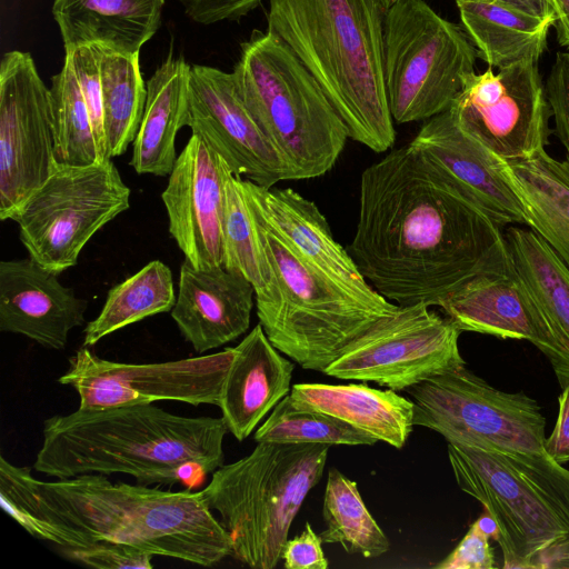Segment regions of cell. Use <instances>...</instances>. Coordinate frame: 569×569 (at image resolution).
<instances>
[{"label": "cell", "mask_w": 569, "mask_h": 569, "mask_svg": "<svg viewBox=\"0 0 569 569\" xmlns=\"http://www.w3.org/2000/svg\"><path fill=\"white\" fill-rule=\"evenodd\" d=\"M70 559L98 569H151L153 555L131 546L99 540L80 548H61Z\"/></svg>", "instance_id": "obj_38"}, {"label": "cell", "mask_w": 569, "mask_h": 569, "mask_svg": "<svg viewBox=\"0 0 569 569\" xmlns=\"http://www.w3.org/2000/svg\"><path fill=\"white\" fill-rule=\"evenodd\" d=\"M505 238L513 267L562 355L569 385V267L530 228L508 227Z\"/></svg>", "instance_id": "obj_28"}, {"label": "cell", "mask_w": 569, "mask_h": 569, "mask_svg": "<svg viewBox=\"0 0 569 569\" xmlns=\"http://www.w3.org/2000/svg\"><path fill=\"white\" fill-rule=\"evenodd\" d=\"M556 12L557 39L569 50V0H550Z\"/></svg>", "instance_id": "obj_46"}, {"label": "cell", "mask_w": 569, "mask_h": 569, "mask_svg": "<svg viewBox=\"0 0 569 569\" xmlns=\"http://www.w3.org/2000/svg\"><path fill=\"white\" fill-rule=\"evenodd\" d=\"M242 182L263 219L303 260L362 300L391 302L365 279L313 201L292 188H266L244 178Z\"/></svg>", "instance_id": "obj_21"}, {"label": "cell", "mask_w": 569, "mask_h": 569, "mask_svg": "<svg viewBox=\"0 0 569 569\" xmlns=\"http://www.w3.org/2000/svg\"><path fill=\"white\" fill-rule=\"evenodd\" d=\"M489 538L475 522L470 526L457 547L439 563L437 569H491L497 568Z\"/></svg>", "instance_id": "obj_40"}, {"label": "cell", "mask_w": 569, "mask_h": 569, "mask_svg": "<svg viewBox=\"0 0 569 569\" xmlns=\"http://www.w3.org/2000/svg\"><path fill=\"white\" fill-rule=\"evenodd\" d=\"M485 1H493V0H485Z\"/></svg>", "instance_id": "obj_49"}, {"label": "cell", "mask_w": 569, "mask_h": 569, "mask_svg": "<svg viewBox=\"0 0 569 569\" xmlns=\"http://www.w3.org/2000/svg\"><path fill=\"white\" fill-rule=\"evenodd\" d=\"M240 184L272 272L254 292L259 323L281 353L322 372L398 305H376L352 295L303 260L263 219Z\"/></svg>", "instance_id": "obj_5"}, {"label": "cell", "mask_w": 569, "mask_h": 569, "mask_svg": "<svg viewBox=\"0 0 569 569\" xmlns=\"http://www.w3.org/2000/svg\"><path fill=\"white\" fill-rule=\"evenodd\" d=\"M51 91L29 52L0 62V219L10 216L57 167Z\"/></svg>", "instance_id": "obj_14"}, {"label": "cell", "mask_w": 569, "mask_h": 569, "mask_svg": "<svg viewBox=\"0 0 569 569\" xmlns=\"http://www.w3.org/2000/svg\"><path fill=\"white\" fill-rule=\"evenodd\" d=\"M176 299L171 269L160 260H152L108 291L100 313L83 330L82 346H94L129 325L169 312Z\"/></svg>", "instance_id": "obj_30"}, {"label": "cell", "mask_w": 569, "mask_h": 569, "mask_svg": "<svg viewBox=\"0 0 569 569\" xmlns=\"http://www.w3.org/2000/svg\"><path fill=\"white\" fill-rule=\"evenodd\" d=\"M383 7L387 9L390 4H392L396 0H379Z\"/></svg>", "instance_id": "obj_48"}, {"label": "cell", "mask_w": 569, "mask_h": 569, "mask_svg": "<svg viewBox=\"0 0 569 569\" xmlns=\"http://www.w3.org/2000/svg\"><path fill=\"white\" fill-rule=\"evenodd\" d=\"M190 68L182 56H170L147 81L146 107L129 162L139 174L167 177L173 169L174 140L188 126Z\"/></svg>", "instance_id": "obj_25"}, {"label": "cell", "mask_w": 569, "mask_h": 569, "mask_svg": "<svg viewBox=\"0 0 569 569\" xmlns=\"http://www.w3.org/2000/svg\"><path fill=\"white\" fill-rule=\"evenodd\" d=\"M545 450L557 462H569V385L558 398V415L552 432L545 440Z\"/></svg>", "instance_id": "obj_43"}, {"label": "cell", "mask_w": 569, "mask_h": 569, "mask_svg": "<svg viewBox=\"0 0 569 569\" xmlns=\"http://www.w3.org/2000/svg\"><path fill=\"white\" fill-rule=\"evenodd\" d=\"M507 180L520 199L528 227L569 267V166L546 149L531 157L503 160Z\"/></svg>", "instance_id": "obj_27"}, {"label": "cell", "mask_w": 569, "mask_h": 569, "mask_svg": "<svg viewBox=\"0 0 569 569\" xmlns=\"http://www.w3.org/2000/svg\"><path fill=\"white\" fill-rule=\"evenodd\" d=\"M329 447L258 442L212 472L201 492L220 517L232 557L253 569L278 566L290 527L323 475Z\"/></svg>", "instance_id": "obj_7"}, {"label": "cell", "mask_w": 569, "mask_h": 569, "mask_svg": "<svg viewBox=\"0 0 569 569\" xmlns=\"http://www.w3.org/2000/svg\"><path fill=\"white\" fill-rule=\"evenodd\" d=\"M502 6L541 20H553L556 12L550 0H493Z\"/></svg>", "instance_id": "obj_45"}, {"label": "cell", "mask_w": 569, "mask_h": 569, "mask_svg": "<svg viewBox=\"0 0 569 569\" xmlns=\"http://www.w3.org/2000/svg\"><path fill=\"white\" fill-rule=\"evenodd\" d=\"M240 179L229 170L224 182L223 267L242 273L256 292L269 284L272 272Z\"/></svg>", "instance_id": "obj_35"}, {"label": "cell", "mask_w": 569, "mask_h": 569, "mask_svg": "<svg viewBox=\"0 0 569 569\" xmlns=\"http://www.w3.org/2000/svg\"><path fill=\"white\" fill-rule=\"evenodd\" d=\"M253 303L254 288L242 273L223 266L198 269L184 260L170 313L184 340L203 353L247 332Z\"/></svg>", "instance_id": "obj_22"}, {"label": "cell", "mask_w": 569, "mask_h": 569, "mask_svg": "<svg viewBox=\"0 0 569 569\" xmlns=\"http://www.w3.org/2000/svg\"><path fill=\"white\" fill-rule=\"evenodd\" d=\"M538 61L470 73L448 109L466 132L503 160L531 157L549 143L551 111Z\"/></svg>", "instance_id": "obj_15"}, {"label": "cell", "mask_w": 569, "mask_h": 569, "mask_svg": "<svg viewBox=\"0 0 569 569\" xmlns=\"http://www.w3.org/2000/svg\"><path fill=\"white\" fill-rule=\"evenodd\" d=\"M460 489L496 520L505 569H530L532 558L569 533V469L546 453L447 442Z\"/></svg>", "instance_id": "obj_8"}, {"label": "cell", "mask_w": 569, "mask_h": 569, "mask_svg": "<svg viewBox=\"0 0 569 569\" xmlns=\"http://www.w3.org/2000/svg\"><path fill=\"white\" fill-rule=\"evenodd\" d=\"M293 402L333 416L378 441L401 449L413 428V402L391 389L366 383H296L289 393Z\"/></svg>", "instance_id": "obj_26"}, {"label": "cell", "mask_w": 569, "mask_h": 569, "mask_svg": "<svg viewBox=\"0 0 569 569\" xmlns=\"http://www.w3.org/2000/svg\"><path fill=\"white\" fill-rule=\"evenodd\" d=\"M221 418L183 417L152 403L80 409L43 422L33 469L57 479L124 473L139 485L193 486L223 465Z\"/></svg>", "instance_id": "obj_2"}, {"label": "cell", "mask_w": 569, "mask_h": 569, "mask_svg": "<svg viewBox=\"0 0 569 569\" xmlns=\"http://www.w3.org/2000/svg\"><path fill=\"white\" fill-rule=\"evenodd\" d=\"M234 349L218 407L228 430L242 441L290 393L295 365L273 347L260 323Z\"/></svg>", "instance_id": "obj_23"}, {"label": "cell", "mask_w": 569, "mask_h": 569, "mask_svg": "<svg viewBox=\"0 0 569 569\" xmlns=\"http://www.w3.org/2000/svg\"><path fill=\"white\" fill-rule=\"evenodd\" d=\"M100 77L106 153L111 159L121 156L138 133L147 83L141 76L139 54L120 53L102 46Z\"/></svg>", "instance_id": "obj_31"}, {"label": "cell", "mask_w": 569, "mask_h": 569, "mask_svg": "<svg viewBox=\"0 0 569 569\" xmlns=\"http://www.w3.org/2000/svg\"><path fill=\"white\" fill-rule=\"evenodd\" d=\"M347 247L370 286L398 306L441 301L511 261L502 229L410 142L368 166Z\"/></svg>", "instance_id": "obj_1"}, {"label": "cell", "mask_w": 569, "mask_h": 569, "mask_svg": "<svg viewBox=\"0 0 569 569\" xmlns=\"http://www.w3.org/2000/svg\"><path fill=\"white\" fill-rule=\"evenodd\" d=\"M0 501L3 510L33 538L50 541L60 548V533L31 506L21 480L19 467L0 456Z\"/></svg>", "instance_id": "obj_36"}, {"label": "cell", "mask_w": 569, "mask_h": 569, "mask_svg": "<svg viewBox=\"0 0 569 569\" xmlns=\"http://www.w3.org/2000/svg\"><path fill=\"white\" fill-rule=\"evenodd\" d=\"M475 525L489 539L498 542L500 536L498 525L487 511L475 521Z\"/></svg>", "instance_id": "obj_47"}, {"label": "cell", "mask_w": 569, "mask_h": 569, "mask_svg": "<svg viewBox=\"0 0 569 569\" xmlns=\"http://www.w3.org/2000/svg\"><path fill=\"white\" fill-rule=\"evenodd\" d=\"M320 537L312 530L309 522L303 531L288 539L281 555L287 569H327L328 560L323 553Z\"/></svg>", "instance_id": "obj_42"}, {"label": "cell", "mask_w": 569, "mask_h": 569, "mask_svg": "<svg viewBox=\"0 0 569 569\" xmlns=\"http://www.w3.org/2000/svg\"><path fill=\"white\" fill-rule=\"evenodd\" d=\"M164 0H53L64 51L99 44L139 54L161 24Z\"/></svg>", "instance_id": "obj_24"}, {"label": "cell", "mask_w": 569, "mask_h": 569, "mask_svg": "<svg viewBox=\"0 0 569 569\" xmlns=\"http://www.w3.org/2000/svg\"><path fill=\"white\" fill-rule=\"evenodd\" d=\"M258 442L372 446L377 439L325 412L297 406L287 395L253 437Z\"/></svg>", "instance_id": "obj_34"}, {"label": "cell", "mask_w": 569, "mask_h": 569, "mask_svg": "<svg viewBox=\"0 0 569 569\" xmlns=\"http://www.w3.org/2000/svg\"><path fill=\"white\" fill-rule=\"evenodd\" d=\"M57 273L33 259L0 262V330L63 350L69 332L84 323L88 307Z\"/></svg>", "instance_id": "obj_20"}, {"label": "cell", "mask_w": 569, "mask_h": 569, "mask_svg": "<svg viewBox=\"0 0 569 569\" xmlns=\"http://www.w3.org/2000/svg\"><path fill=\"white\" fill-rule=\"evenodd\" d=\"M234 347L206 356L152 363L101 359L89 347L69 358L58 382L71 386L80 409L179 401L219 406Z\"/></svg>", "instance_id": "obj_13"}, {"label": "cell", "mask_w": 569, "mask_h": 569, "mask_svg": "<svg viewBox=\"0 0 569 569\" xmlns=\"http://www.w3.org/2000/svg\"><path fill=\"white\" fill-rule=\"evenodd\" d=\"M229 170L226 161L192 133L161 194L169 232L194 268L223 266L224 182Z\"/></svg>", "instance_id": "obj_17"}, {"label": "cell", "mask_w": 569, "mask_h": 569, "mask_svg": "<svg viewBox=\"0 0 569 569\" xmlns=\"http://www.w3.org/2000/svg\"><path fill=\"white\" fill-rule=\"evenodd\" d=\"M238 93L293 180L326 174L349 139L346 124L316 78L269 30H253L233 67Z\"/></svg>", "instance_id": "obj_6"}, {"label": "cell", "mask_w": 569, "mask_h": 569, "mask_svg": "<svg viewBox=\"0 0 569 569\" xmlns=\"http://www.w3.org/2000/svg\"><path fill=\"white\" fill-rule=\"evenodd\" d=\"M545 90L555 120V133L565 148V161L569 166V53H557Z\"/></svg>", "instance_id": "obj_39"}, {"label": "cell", "mask_w": 569, "mask_h": 569, "mask_svg": "<svg viewBox=\"0 0 569 569\" xmlns=\"http://www.w3.org/2000/svg\"><path fill=\"white\" fill-rule=\"evenodd\" d=\"M323 543H338L348 553L376 558L386 553L389 539L365 505L357 483L338 469L328 471L322 508Z\"/></svg>", "instance_id": "obj_32"}, {"label": "cell", "mask_w": 569, "mask_h": 569, "mask_svg": "<svg viewBox=\"0 0 569 569\" xmlns=\"http://www.w3.org/2000/svg\"><path fill=\"white\" fill-rule=\"evenodd\" d=\"M406 392L413 402V425L440 433L447 442L509 452H547L546 419L538 402L525 392L492 387L465 365Z\"/></svg>", "instance_id": "obj_11"}, {"label": "cell", "mask_w": 569, "mask_h": 569, "mask_svg": "<svg viewBox=\"0 0 569 569\" xmlns=\"http://www.w3.org/2000/svg\"><path fill=\"white\" fill-rule=\"evenodd\" d=\"M438 307L461 332L529 341L547 357L560 387L567 386L562 355L512 260L473 276Z\"/></svg>", "instance_id": "obj_18"}, {"label": "cell", "mask_w": 569, "mask_h": 569, "mask_svg": "<svg viewBox=\"0 0 569 569\" xmlns=\"http://www.w3.org/2000/svg\"><path fill=\"white\" fill-rule=\"evenodd\" d=\"M188 127L234 174L266 188L293 180L284 159L244 107L232 72L191 66Z\"/></svg>", "instance_id": "obj_16"}, {"label": "cell", "mask_w": 569, "mask_h": 569, "mask_svg": "<svg viewBox=\"0 0 569 569\" xmlns=\"http://www.w3.org/2000/svg\"><path fill=\"white\" fill-rule=\"evenodd\" d=\"M262 0H179L186 14L194 22L212 24L234 21L260 6Z\"/></svg>", "instance_id": "obj_41"}, {"label": "cell", "mask_w": 569, "mask_h": 569, "mask_svg": "<svg viewBox=\"0 0 569 569\" xmlns=\"http://www.w3.org/2000/svg\"><path fill=\"white\" fill-rule=\"evenodd\" d=\"M429 307L422 302L399 306L355 340L323 373L406 391L466 365L458 345L461 331Z\"/></svg>", "instance_id": "obj_12"}, {"label": "cell", "mask_w": 569, "mask_h": 569, "mask_svg": "<svg viewBox=\"0 0 569 569\" xmlns=\"http://www.w3.org/2000/svg\"><path fill=\"white\" fill-rule=\"evenodd\" d=\"M54 157L58 164L89 166L101 159L89 109L70 61L51 78Z\"/></svg>", "instance_id": "obj_33"}, {"label": "cell", "mask_w": 569, "mask_h": 569, "mask_svg": "<svg viewBox=\"0 0 569 569\" xmlns=\"http://www.w3.org/2000/svg\"><path fill=\"white\" fill-rule=\"evenodd\" d=\"M477 58L462 26L425 0H396L383 20L385 82L393 121H426L448 110L475 72Z\"/></svg>", "instance_id": "obj_9"}, {"label": "cell", "mask_w": 569, "mask_h": 569, "mask_svg": "<svg viewBox=\"0 0 569 569\" xmlns=\"http://www.w3.org/2000/svg\"><path fill=\"white\" fill-rule=\"evenodd\" d=\"M74 71L84 101L90 112L93 132L101 159H109L106 153L102 91L100 77L101 46L88 44L66 51Z\"/></svg>", "instance_id": "obj_37"}, {"label": "cell", "mask_w": 569, "mask_h": 569, "mask_svg": "<svg viewBox=\"0 0 569 569\" xmlns=\"http://www.w3.org/2000/svg\"><path fill=\"white\" fill-rule=\"evenodd\" d=\"M410 143L435 161L499 228L528 226L523 206L505 174L502 159L466 132L449 110L426 120Z\"/></svg>", "instance_id": "obj_19"}, {"label": "cell", "mask_w": 569, "mask_h": 569, "mask_svg": "<svg viewBox=\"0 0 569 569\" xmlns=\"http://www.w3.org/2000/svg\"><path fill=\"white\" fill-rule=\"evenodd\" d=\"M130 189L111 159L57 164L10 216L29 257L57 274L73 267L89 240L130 207Z\"/></svg>", "instance_id": "obj_10"}, {"label": "cell", "mask_w": 569, "mask_h": 569, "mask_svg": "<svg viewBox=\"0 0 569 569\" xmlns=\"http://www.w3.org/2000/svg\"><path fill=\"white\" fill-rule=\"evenodd\" d=\"M462 28L478 57L498 69L526 59L539 60L553 20H541L495 1L456 0Z\"/></svg>", "instance_id": "obj_29"}, {"label": "cell", "mask_w": 569, "mask_h": 569, "mask_svg": "<svg viewBox=\"0 0 569 569\" xmlns=\"http://www.w3.org/2000/svg\"><path fill=\"white\" fill-rule=\"evenodd\" d=\"M530 569H569V533L540 550Z\"/></svg>", "instance_id": "obj_44"}, {"label": "cell", "mask_w": 569, "mask_h": 569, "mask_svg": "<svg viewBox=\"0 0 569 569\" xmlns=\"http://www.w3.org/2000/svg\"><path fill=\"white\" fill-rule=\"evenodd\" d=\"M379 0H268L267 30L316 78L349 139L375 152L396 140L385 82Z\"/></svg>", "instance_id": "obj_4"}, {"label": "cell", "mask_w": 569, "mask_h": 569, "mask_svg": "<svg viewBox=\"0 0 569 569\" xmlns=\"http://www.w3.org/2000/svg\"><path fill=\"white\" fill-rule=\"evenodd\" d=\"M22 480L32 508L62 537L61 548L107 540L204 567L231 556L229 536L201 491L113 483L101 473L40 481L29 467Z\"/></svg>", "instance_id": "obj_3"}]
</instances>
